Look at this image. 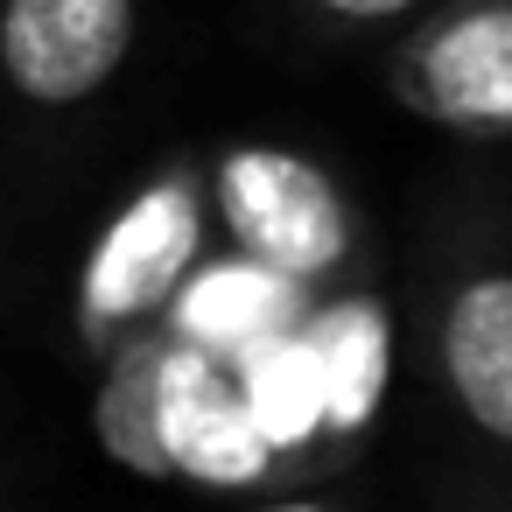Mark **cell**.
Returning a JSON list of instances; mask_svg holds the SVG:
<instances>
[{"label":"cell","mask_w":512,"mask_h":512,"mask_svg":"<svg viewBox=\"0 0 512 512\" xmlns=\"http://www.w3.org/2000/svg\"><path fill=\"white\" fill-rule=\"evenodd\" d=\"M134 43V0H8L0 8V64L36 106L92 99Z\"/></svg>","instance_id":"2"},{"label":"cell","mask_w":512,"mask_h":512,"mask_svg":"<svg viewBox=\"0 0 512 512\" xmlns=\"http://www.w3.org/2000/svg\"><path fill=\"white\" fill-rule=\"evenodd\" d=\"M316 393H323V421L337 428H365L386 386V309L379 302H351L337 316L316 323V337L302 344Z\"/></svg>","instance_id":"7"},{"label":"cell","mask_w":512,"mask_h":512,"mask_svg":"<svg viewBox=\"0 0 512 512\" xmlns=\"http://www.w3.org/2000/svg\"><path fill=\"white\" fill-rule=\"evenodd\" d=\"M288 316V288L267 267H218L183 295V323L204 344H260Z\"/></svg>","instance_id":"8"},{"label":"cell","mask_w":512,"mask_h":512,"mask_svg":"<svg viewBox=\"0 0 512 512\" xmlns=\"http://www.w3.org/2000/svg\"><path fill=\"white\" fill-rule=\"evenodd\" d=\"M267 512H330V505H309V498H288V505H267Z\"/></svg>","instance_id":"11"},{"label":"cell","mask_w":512,"mask_h":512,"mask_svg":"<svg viewBox=\"0 0 512 512\" xmlns=\"http://www.w3.org/2000/svg\"><path fill=\"white\" fill-rule=\"evenodd\" d=\"M225 218L253 246V260L281 281L330 274L351 246L337 190L302 155H274V148H246L225 162Z\"/></svg>","instance_id":"1"},{"label":"cell","mask_w":512,"mask_h":512,"mask_svg":"<svg viewBox=\"0 0 512 512\" xmlns=\"http://www.w3.org/2000/svg\"><path fill=\"white\" fill-rule=\"evenodd\" d=\"M330 15H344V22H386V15H407L414 0H323Z\"/></svg>","instance_id":"10"},{"label":"cell","mask_w":512,"mask_h":512,"mask_svg":"<svg viewBox=\"0 0 512 512\" xmlns=\"http://www.w3.org/2000/svg\"><path fill=\"white\" fill-rule=\"evenodd\" d=\"M421 92L449 120L512 127V8H477L449 22L421 57Z\"/></svg>","instance_id":"6"},{"label":"cell","mask_w":512,"mask_h":512,"mask_svg":"<svg viewBox=\"0 0 512 512\" xmlns=\"http://www.w3.org/2000/svg\"><path fill=\"white\" fill-rule=\"evenodd\" d=\"M442 365L463 414L484 435L512 442V274H484L449 302Z\"/></svg>","instance_id":"5"},{"label":"cell","mask_w":512,"mask_h":512,"mask_svg":"<svg viewBox=\"0 0 512 512\" xmlns=\"http://www.w3.org/2000/svg\"><path fill=\"white\" fill-rule=\"evenodd\" d=\"M246 414L260 428L267 449H288V442H309L323 428V393H316V372H309V351L302 344H267L246 372Z\"/></svg>","instance_id":"9"},{"label":"cell","mask_w":512,"mask_h":512,"mask_svg":"<svg viewBox=\"0 0 512 512\" xmlns=\"http://www.w3.org/2000/svg\"><path fill=\"white\" fill-rule=\"evenodd\" d=\"M148 435L162 463L204 484H246L267 470V442L246 414V393L197 351L148 365Z\"/></svg>","instance_id":"3"},{"label":"cell","mask_w":512,"mask_h":512,"mask_svg":"<svg viewBox=\"0 0 512 512\" xmlns=\"http://www.w3.org/2000/svg\"><path fill=\"white\" fill-rule=\"evenodd\" d=\"M190 253H197V197H190V183H155L127 218H113L106 246L92 253V274H85L92 316H106V323L148 316L155 302L176 295Z\"/></svg>","instance_id":"4"}]
</instances>
